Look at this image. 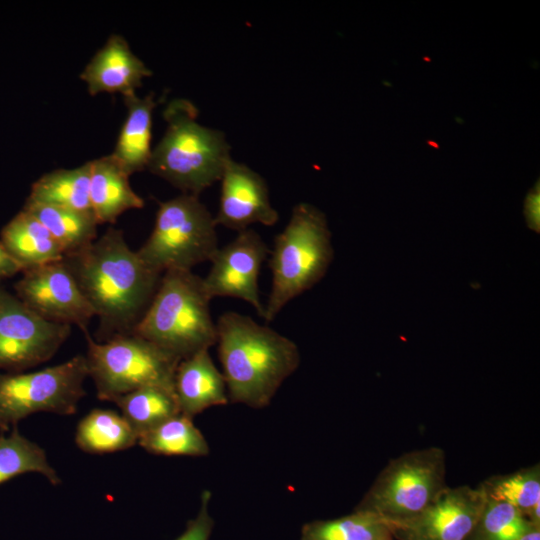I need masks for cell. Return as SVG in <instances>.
Wrapping results in <instances>:
<instances>
[{
	"instance_id": "cell-22",
	"label": "cell",
	"mask_w": 540,
	"mask_h": 540,
	"mask_svg": "<svg viewBox=\"0 0 540 540\" xmlns=\"http://www.w3.org/2000/svg\"><path fill=\"white\" fill-rule=\"evenodd\" d=\"M89 181L90 161L72 169L53 170L43 174L32 184L26 201L91 211Z\"/></svg>"
},
{
	"instance_id": "cell-7",
	"label": "cell",
	"mask_w": 540,
	"mask_h": 540,
	"mask_svg": "<svg viewBox=\"0 0 540 540\" xmlns=\"http://www.w3.org/2000/svg\"><path fill=\"white\" fill-rule=\"evenodd\" d=\"M445 463L444 451L435 446L391 459L355 509L379 516L391 528L417 517L447 486Z\"/></svg>"
},
{
	"instance_id": "cell-10",
	"label": "cell",
	"mask_w": 540,
	"mask_h": 540,
	"mask_svg": "<svg viewBox=\"0 0 540 540\" xmlns=\"http://www.w3.org/2000/svg\"><path fill=\"white\" fill-rule=\"evenodd\" d=\"M71 330L43 319L0 286V372L19 373L49 361Z\"/></svg>"
},
{
	"instance_id": "cell-30",
	"label": "cell",
	"mask_w": 540,
	"mask_h": 540,
	"mask_svg": "<svg viewBox=\"0 0 540 540\" xmlns=\"http://www.w3.org/2000/svg\"><path fill=\"white\" fill-rule=\"evenodd\" d=\"M540 190L539 182L529 191L524 203V215L527 225L535 232L540 229Z\"/></svg>"
},
{
	"instance_id": "cell-6",
	"label": "cell",
	"mask_w": 540,
	"mask_h": 540,
	"mask_svg": "<svg viewBox=\"0 0 540 540\" xmlns=\"http://www.w3.org/2000/svg\"><path fill=\"white\" fill-rule=\"evenodd\" d=\"M214 217L197 195L183 193L160 202L153 230L136 251L152 270H192L218 250Z\"/></svg>"
},
{
	"instance_id": "cell-21",
	"label": "cell",
	"mask_w": 540,
	"mask_h": 540,
	"mask_svg": "<svg viewBox=\"0 0 540 540\" xmlns=\"http://www.w3.org/2000/svg\"><path fill=\"white\" fill-rule=\"evenodd\" d=\"M23 210L32 214L49 231L64 252H76L93 242L97 222L91 211H80L26 201Z\"/></svg>"
},
{
	"instance_id": "cell-4",
	"label": "cell",
	"mask_w": 540,
	"mask_h": 540,
	"mask_svg": "<svg viewBox=\"0 0 540 540\" xmlns=\"http://www.w3.org/2000/svg\"><path fill=\"white\" fill-rule=\"evenodd\" d=\"M210 301L203 278L192 270L166 271L133 333L179 361L209 350L217 342Z\"/></svg>"
},
{
	"instance_id": "cell-18",
	"label": "cell",
	"mask_w": 540,
	"mask_h": 540,
	"mask_svg": "<svg viewBox=\"0 0 540 540\" xmlns=\"http://www.w3.org/2000/svg\"><path fill=\"white\" fill-rule=\"evenodd\" d=\"M0 243L21 273L64 258L63 250L49 231L23 209L2 228Z\"/></svg>"
},
{
	"instance_id": "cell-24",
	"label": "cell",
	"mask_w": 540,
	"mask_h": 540,
	"mask_svg": "<svg viewBox=\"0 0 540 540\" xmlns=\"http://www.w3.org/2000/svg\"><path fill=\"white\" fill-rule=\"evenodd\" d=\"M137 444L154 455L201 457L209 454L206 438L193 419L182 413L141 434Z\"/></svg>"
},
{
	"instance_id": "cell-3",
	"label": "cell",
	"mask_w": 540,
	"mask_h": 540,
	"mask_svg": "<svg viewBox=\"0 0 540 540\" xmlns=\"http://www.w3.org/2000/svg\"><path fill=\"white\" fill-rule=\"evenodd\" d=\"M165 133L152 148L147 170L186 194L199 195L219 181L230 156L225 134L201 125L187 99L171 100L163 111Z\"/></svg>"
},
{
	"instance_id": "cell-28",
	"label": "cell",
	"mask_w": 540,
	"mask_h": 540,
	"mask_svg": "<svg viewBox=\"0 0 540 540\" xmlns=\"http://www.w3.org/2000/svg\"><path fill=\"white\" fill-rule=\"evenodd\" d=\"M534 526L511 504L487 498L467 540H517Z\"/></svg>"
},
{
	"instance_id": "cell-20",
	"label": "cell",
	"mask_w": 540,
	"mask_h": 540,
	"mask_svg": "<svg viewBox=\"0 0 540 540\" xmlns=\"http://www.w3.org/2000/svg\"><path fill=\"white\" fill-rule=\"evenodd\" d=\"M137 442L135 430L120 413L111 409L91 410L76 427V445L91 454L123 451Z\"/></svg>"
},
{
	"instance_id": "cell-1",
	"label": "cell",
	"mask_w": 540,
	"mask_h": 540,
	"mask_svg": "<svg viewBox=\"0 0 540 540\" xmlns=\"http://www.w3.org/2000/svg\"><path fill=\"white\" fill-rule=\"evenodd\" d=\"M63 260L98 319L95 340L133 333L162 274L148 267L129 247L123 231L110 227Z\"/></svg>"
},
{
	"instance_id": "cell-12",
	"label": "cell",
	"mask_w": 540,
	"mask_h": 540,
	"mask_svg": "<svg viewBox=\"0 0 540 540\" xmlns=\"http://www.w3.org/2000/svg\"><path fill=\"white\" fill-rule=\"evenodd\" d=\"M269 252L265 241L252 229L239 232L234 240L219 247L210 260L208 274L203 278L209 297L241 299L253 306L263 318L265 306L260 299L258 278Z\"/></svg>"
},
{
	"instance_id": "cell-2",
	"label": "cell",
	"mask_w": 540,
	"mask_h": 540,
	"mask_svg": "<svg viewBox=\"0 0 540 540\" xmlns=\"http://www.w3.org/2000/svg\"><path fill=\"white\" fill-rule=\"evenodd\" d=\"M218 356L231 403L268 406L300 364L294 341L250 316L229 311L217 322Z\"/></svg>"
},
{
	"instance_id": "cell-15",
	"label": "cell",
	"mask_w": 540,
	"mask_h": 540,
	"mask_svg": "<svg viewBox=\"0 0 540 540\" xmlns=\"http://www.w3.org/2000/svg\"><path fill=\"white\" fill-rule=\"evenodd\" d=\"M152 71L137 57L126 39L111 35L94 54L80 74L91 95L98 93H136L144 78Z\"/></svg>"
},
{
	"instance_id": "cell-27",
	"label": "cell",
	"mask_w": 540,
	"mask_h": 540,
	"mask_svg": "<svg viewBox=\"0 0 540 540\" xmlns=\"http://www.w3.org/2000/svg\"><path fill=\"white\" fill-rule=\"evenodd\" d=\"M480 486L486 498L509 503L527 517L540 503V466L534 464L509 474L494 475Z\"/></svg>"
},
{
	"instance_id": "cell-25",
	"label": "cell",
	"mask_w": 540,
	"mask_h": 540,
	"mask_svg": "<svg viewBox=\"0 0 540 540\" xmlns=\"http://www.w3.org/2000/svg\"><path fill=\"white\" fill-rule=\"evenodd\" d=\"M390 525L379 516L355 509L353 513L303 525L300 540H393Z\"/></svg>"
},
{
	"instance_id": "cell-14",
	"label": "cell",
	"mask_w": 540,
	"mask_h": 540,
	"mask_svg": "<svg viewBox=\"0 0 540 540\" xmlns=\"http://www.w3.org/2000/svg\"><path fill=\"white\" fill-rule=\"evenodd\" d=\"M219 181L216 225L241 232L255 223L265 226L277 223L279 214L270 202L267 183L256 171L230 158Z\"/></svg>"
},
{
	"instance_id": "cell-32",
	"label": "cell",
	"mask_w": 540,
	"mask_h": 540,
	"mask_svg": "<svg viewBox=\"0 0 540 540\" xmlns=\"http://www.w3.org/2000/svg\"><path fill=\"white\" fill-rule=\"evenodd\" d=\"M517 540H540V527H532Z\"/></svg>"
},
{
	"instance_id": "cell-11",
	"label": "cell",
	"mask_w": 540,
	"mask_h": 540,
	"mask_svg": "<svg viewBox=\"0 0 540 540\" xmlns=\"http://www.w3.org/2000/svg\"><path fill=\"white\" fill-rule=\"evenodd\" d=\"M15 296L43 319L86 329L94 311L64 260L22 272Z\"/></svg>"
},
{
	"instance_id": "cell-5",
	"label": "cell",
	"mask_w": 540,
	"mask_h": 540,
	"mask_svg": "<svg viewBox=\"0 0 540 540\" xmlns=\"http://www.w3.org/2000/svg\"><path fill=\"white\" fill-rule=\"evenodd\" d=\"M269 267L271 289L263 319L271 322L294 298L317 284L333 259L331 232L322 211L309 203L293 207L284 229L276 235Z\"/></svg>"
},
{
	"instance_id": "cell-31",
	"label": "cell",
	"mask_w": 540,
	"mask_h": 540,
	"mask_svg": "<svg viewBox=\"0 0 540 540\" xmlns=\"http://www.w3.org/2000/svg\"><path fill=\"white\" fill-rule=\"evenodd\" d=\"M18 273H21L20 267L0 243V280L11 278Z\"/></svg>"
},
{
	"instance_id": "cell-8",
	"label": "cell",
	"mask_w": 540,
	"mask_h": 540,
	"mask_svg": "<svg viewBox=\"0 0 540 540\" xmlns=\"http://www.w3.org/2000/svg\"><path fill=\"white\" fill-rule=\"evenodd\" d=\"M86 342L88 378L94 382L97 397L113 399L138 388L160 385L174 389L179 360L155 344L130 333L96 341L88 329L82 330Z\"/></svg>"
},
{
	"instance_id": "cell-13",
	"label": "cell",
	"mask_w": 540,
	"mask_h": 540,
	"mask_svg": "<svg viewBox=\"0 0 540 540\" xmlns=\"http://www.w3.org/2000/svg\"><path fill=\"white\" fill-rule=\"evenodd\" d=\"M479 485L446 486L417 517L392 528L401 540H467L486 502Z\"/></svg>"
},
{
	"instance_id": "cell-19",
	"label": "cell",
	"mask_w": 540,
	"mask_h": 540,
	"mask_svg": "<svg viewBox=\"0 0 540 540\" xmlns=\"http://www.w3.org/2000/svg\"><path fill=\"white\" fill-rule=\"evenodd\" d=\"M123 98L127 116L111 155L131 176L147 169L152 152V116L157 101L153 92L144 97L132 93Z\"/></svg>"
},
{
	"instance_id": "cell-16",
	"label": "cell",
	"mask_w": 540,
	"mask_h": 540,
	"mask_svg": "<svg viewBox=\"0 0 540 540\" xmlns=\"http://www.w3.org/2000/svg\"><path fill=\"white\" fill-rule=\"evenodd\" d=\"M174 393L180 412L193 419L204 410L229 402L222 372L209 350H202L179 361L174 375Z\"/></svg>"
},
{
	"instance_id": "cell-17",
	"label": "cell",
	"mask_w": 540,
	"mask_h": 540,
	"mask_svg": "<svg viewBox=\"0 0 540 540\" xmlns=\"http://www.w3.org/2000/svg\"><path fill=\"white\" fill-rule=\"evenodd\" d=\"M129 177L111 154L90 161L89 201L99 224L114 223L124 212L144 206Z\"/></svg>"
},
{
	"instance_id": "cell-23",
	"label": "cell",
	"mask_w": 540,
	"mask_h": 540,
	"mask_svg": "<svg viewBox=\"0 0 540 540\" xmlns=\"http://www.w3.org/2000/svg\"><path fill=\"white\" fill-rule=\"evenodd\" d=\"M120 414L135 430L138 437L167 419L180 414L174 389L149 385L113 399Z\"/></svg>"
},
{
	"instance_id": "cell-9",
	"label": "cell",
	"mask_w": 540,
	"mask_h": 540,
	"mask_svg": "<svg viewBox=\"0 0 540 540\" xmlns=\"http://www.w3.org/2000/svg\"><path fill=\"white\" fill-rule=\"evenodd\" d=\"M87 378L82 354L33 372H0V429L6 431L33 413H76Z\"/></svg>"
},
{
	"instance_id": "cell-29",
	"label": "cell",
	"mask_w": 540,
	"mask_h": 540,
	"mask_svg": "<svg viewBox=\"0 0 540 540\" xmlns=\"http://www.w3.org/2000/svg\"><path fill=\"white\" fill-rule=\"evenodd\" d=\"M210 499L211 493L204 490L196 517L187 522L184 532L175 540H209L214 526V520L208 509Z\"/></svg>"
},
{
	"instance_id": "cell-26",
	"label": "cell",
	"mask_w": 540,
	"mask_h": 540,
	"mask_svg": "<svg viewBox=\"0 0 540 540\" xmlns=\"http://www.w3.org/2000/svg\"><path fill=\"white\" fill-rule=\"evenodd\" d=\"M25 473H39L52 485L61 483L45 450L14 427L8 435H0V484Z\"/></svg>"
}]
</instances>
